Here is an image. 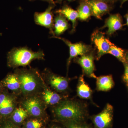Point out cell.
Masks as SVG:
<instances>
[{"instance_id":"cell-27","label":"cell","mask_w":128,"mask_h":128,"mask_svg":"<svg viewBox=\"0 0 128 128\" xmlns=\"http://www.w3.org/2000/svg\"><path fill=\"white\" fill-rule=\"evenodd\" d=\"M100 0L102 1L105 2H108V3H114V2L116 1V0Z\"/></svg>"},{"instance_id":"cell-21","label":"cell","mask_w":128,"mask_h":128,"mask_svg":"<svg viewBox=\"0 0 128 128\" xmlns=\"http://www.w3.org/2000/svg\"><path fill=\"white\" fill-rule=\"evenodd\" d=\"M12 114V120L14 122L18 124L22 123L29 114L26 110L22 107L16 108Z\"/></svg>"},{"instance_id":"cell-24","label":"cell","mask_w":128,"mask_h":128,"mask_svg":"<svg viewBox=\"0 0 128 128\" xmlns=\"http://www.w3.org/2000/svg\"><path fill=\"white\" fill-rule=\"evenodd\" d=\"M65 126L67 128H90L89 126L80 124V122L74 121H65Z\"/></svg>"},{"instance_id":"cell-12","label":"cell","mask_w":128,"mask_h":128,"mask_svg":"<svg viewBox=\"0 0 128 128\" xmlns=\"http://www.w3.org/2000/svg\"><path fill=\"white\" fill-rule=\"evenodd\" d=\"M94 60V56L92 54L82 56L76 59V62L81 66L86 75L96 78V76L94 73L95 70Z\"/></svg>"},{"instance_id":"cell-3","label":"cell","mask_w":128,"mask_h":128,"mask_svg":"<svg viewBox=\"0 0 128 128\" xmlns=\"http://www.w3.org/2000/svg\"><path fill=\"white\" fill-rule=\"evenodd\" d=\"M57 118L65 121L80 122L84 118V112L80 104L71 100L62 101L54 109Z\"/></svg>"},{"instance_id":"cell-33","label":"cell","mask_w":128,"mask_h":128,"mask_svg":"<svg viewBox=\"0 0 128 128\" xmlns=\"http://www.w3.org/2000/svg\"><path fill=\"white\" fill-rule=\"evenodd\" d=\"M60 128V127H54V128Z\"/></svg>"},{"instance_id":"cell-4","label":"cell","mask_w":128,"mask_h":128,"mask_svg":"<svg viewBox=\"0 0 128 128\" xmlns=\"http://www.w3.org/2000/svg\"><path fill=\"white\" fill-rule=\"evenodd\" d=\"M45 104L42 98L36 95L28 96L22 102V106L28 114L36 118L42 116L45 110Z\"/></svg>"},{"instance_id":"cell-19","label":"cell","mask_w":128,"mask_h":128,"mask_svg":"<svg viewBox=\"0 0 128 128\" xmlns=\"http://www.w3.org/2000/svg\"><path fill=\"white\" fill-rule=\"evenodd\" d=\"M16 99L11 96L4 103L0 106V115L6 116L12 113L16 108Z\"/></svg>"},{"instance_id":"cell-35","label":"cell","mask_w":128,"mask_h":128,"mask_svg":"<svg viewBox=\"0 0 128 128\" xmlns=\"http://www.w3.org/2000/svg\"></svg>"},{"instance_id":"cell-7","label":"cell","mask_w":128,"mask_h":128,"mask_svg":"<svg viewBox=\"0 0 128 128\" xmlns=\"http://www.w3.org/2000/svg\"><path fill=\"white\" fill-rule=\"evenodd\" d=\"M52 6H50L44 12H35L34 14V21L37 25L48 28L51 34L54 35V19L52 10Z\"/></svg>"},{"instance_id":"cell-17","label":"cell","mask_w":128,"mask_h":128,"mask_svg":"<svg viewBox=\"0 0 128 128\" xmlns=\"http://www.w3.org/2000/svg\"><path fill=\"white\" fill-rule=\"evenodd\" d=\"M97 89L99 91H108L112 88L114 82L111 75L102 76L96 77Z\"/></svg>"},{"instance_id":"cell-2","label":"cell","mask_w":128,"mask_h":128,"mask_svg":"<svg viewBox=\"0 0 128 128\" xmlns=\"http://www.w3.org/2000/svg\"><path fill=\"white\" fill-rule=\"evenodd\" d=\"M43 51L34 52L26 47L12 48L8 54V64L12 68L26 66L34 60H44Z\"/></svg>"},{"instance_id":"cell-29","label":"cell","mask_w":128,"mask_h":128,"mask_svg":"<svg viewBox=\"0 0 128 128\" xmlns=\"http://www.w3.org/2000/svg\"><path fill=\"white\" fill-rule=\"evenodd\" d=\"M124 17H125V18H126V24L128 25V12L124 16Z\"/></svg>"},{"instance_id":"cell-6","label":"cell","mask_w":128,"mask_h":128,"mask_svg":"<svg viewBox=\"0 0 128 128\" xmlns=\"http://www.w3.org/2000/svg\"><path fill=\"white\" fill-rule=\"evenodd\" d=\"M51 38H55L60 40L64 41L69 47L70 49V57L67 61V68H68L73 58H76L79 56L85 55L89 52L91 49V46L86 45L82 43H72L70 41L60 37L52 36Z\"/></svg>"},{"instance_id":"cell-25","label":"cell","mask_w":128,"mask_h":128,"mask_svg":"<svg viewBox=\"0 0 128 128\" xmlns=\"http://www.w3.org/2000/svg\"><path fill=\"white\" fill-rule=\"evenodd\" d=\"M124 71L122 76V80L128 86V64L127 63L124 64Z\"/></svg>"},{"instance_id":"cell-30","label":"cell","mask_w":128,"mask_h":128,"mask_svg":"<svg viewBox=\"0 0 128 128\" xmlns=\"http://www.w3.org/2000/svg\"><path fill=\"white\" fill-rule=\"evenodd\" d=\"M42 0L46 1H48V2H50V3L53 4H55V2H54V0Z\"/></svg>"},{"instance_id":"cell-20","label":"cell","mask_w":128,"mask_h":128,"mask_svg":"<svg viewBox=\"0 0 128 128\" xmlns=\"http://www.w3.org/2000/svg\"><path fill=\"white\" fill-rule=\"evenodd\" d=\"M78 18L82 21H86L92 16L91 9L86 1H82L80 3L77 10Z\"/></svg>"},{"instance_id":"cell-34","label":"cell","mask_w":128,"mask_h":128,"mask_svg":"<svg viewBox=\"0 0 128 128\" xmlns=\"http://www.w3.org/2000/svg\"><path fill=\"white\" fill-rule=\"evenodd\" d=\"M116 1L118 0H116Z\"/></svg>"},{"instance_id":"cell-9","label":"cell","mask_w":128,"mask_h":128,"mask_svg":"<svg viewBox=\"0 0 128 128\" xmlns=\"http://www.w3.org/2000/svg\"><path fill=\"white\" fill-rule=\"evenodd\" d=\"M91 9L92 16L101 19L104 14L108 13L112 7L108 2L100 0H85Z\"/></svg>"},{"instance_id":"cell-23","label":"cell","mask_w":128,"mask_h":128,"mask_svg":"<svg viewBox=\"0 0 128 128\" xmlns=\"http://www.w3.org/2000/svg\"><path fill=\"white\" fill-rule=\"evenodd\" d=\"M43 123L38 119L30 120L28 121L25 124V128H42Z\"/></svg>"},{"instance_id":"cell-26","label":"cell","mask_w":128,"mask_h":128,"mask_svg":"<svg viewBox=\"0 0 128 128\" xmlns=\"http://www.w3.org/2000/svg\"><path fill=\"white\" fill-rule=\"evenodd\" d=\"M0 128H20L11 122H7L1 126Z\"/></svg>"},{"instance_id":"cell-22","label":"cell","mask_w":128,"mask_h":128,"mask_svg":"<svg viewBox=\"0 0 128 128\" xmlns=\"http://www.w3.org/2000/svg\"><path fill=\"white\" fill-rule=\"evenodd\" d=\"M125 52H126L122 49L117 47L112 43L108 54L116 57L119 61L124 64L126 62Z\"/></svg>"},{"instance_id":"cell-10","label":"cell","mask_w":128,"mask_h":128,"mask_svg":"<svg viewBox=\"0 0 128 128\" xmlns=\"http://www.w3.org/2000/svg\"><path fill=\"white\" fill-rule=\"evenodd\" d=\"M47 80L51 87L56 91L63 92L66 91L68 88V80L63 76L48 73Z\"/></svg>"},{"instance_id":"cell-32","label":"cell","mask_w":128,"mask_h":128,"mask_svg":"<svg viewBox=\"0 0 128 128\" xmlns=\"http://www.w3.org/2000/svg\"><path fill=\"white\" fill-rule=\"evenodd\" d=\"M63 0H58V2H61ZM67 0L69 2H72L74 0Z\"/></svg>"},{"instance_id":"cell-14","label":"cell","mask_w":128,"mask_h":128,"mask_svg":"<svg viewBox=\"0 0 128 128\" xmlns=\"http://www.w3.org/2000/svg\"><path fill=\"white\" fill-rule=\"evenodd\" d=\"M42 98L46 105H54L60 102L62 98L59 94L51 91L44 83Z\"/></svg>"},{"instance_id":"cell-18","label":"cell","mask_w":128,"mask_h":128,"mask_svg":"<svg viewBox=\"0 0 128 128\" xmlns=\"http://www.w3.org/2000/svg\"><path fill=\"white\" fill-rule=\"evenodd\" d=\"M92 90L84 80L83 76L80 77L77 86V93L80 98L89 99L92 95Z\"/></svg>"},{"instance_id":"cell-31","label":"cell","mask_w":128,"mask_h":128,"mask_svg":"<svg viewBox=\"0 0 128 128\" xmlns=\"http://www.w3.org/2000/svg\"><path fill=\"white\" fill-rule=\"evenodd\" d=\"M127 1H128V0H121V6H122V5L124 3L126 2Z\"/></svg>"},{"instance_id":"cell-15","label":"cell","mask_w":128,"mask_h":128,"mask_svg":"<svg viewBox=\"0 0 128 128\" xmlns=\"http://www.w3.org/2000/svg\"><path fill=\"white\" fill-rule=\"evenodd\" d=\"M56 13L63 15L66 18L70 21L72 23V32H74L76 24V20L78 18L77 11L76 10L68 6H64L61 9L57 10Z\"/></svg>"},{"instance_id":"cell-1","label":"cell","mask_w":128,"mask_h":128,"mask_svg":"<svg viewBox=\"0 0 128 128\" xmlns=\"http://www.w3.org/2000/svg\"><path fill=\"white\" fill-rule=\"evenodd\" d=\"M16 74L20 81L21 92L26 96L35 95L43 89L44 82L35 69H18Z\"/></svg>"},{"instance_id":"cell-13","label":"cell","mask_w":128,"mask_h":128,"mask_svg":"<svg viewBox=\"0 0 128 128\" xmlns=\"http://www.w3.org/2000/svg\"><path fill=\"white\" fill-rule=\"evenodd\" d=\"M54 22V35L53 36H59L68 30L70 26L66 18L61 14H58L56 16Z\"/></svg>"},{"instance_id":"cell-28","label":"cell","mask_w":128,"mask_h":128,"mask_svg":"<svg viewBox=\"0 0 128 128\" xmlns=\"http://www.w3.org/2000/svg\"><path fill=\"white\" fill-rule=\"evenodd\" d=\"M125 58L126 63L128 64V50L125 52Z\"/></svg>"},{"instance_id":"cell-16","label":"cell","mask_w":128,"mask_h":128,"mask_svg":"<svg viewBox=\"0 0 128 128\" xmlns=\"http://www.w3.org/2000/svg\"><path fill=\"white\" fill-rule=\"evenodd\" d=\"M3 84L8 89L16 92H21L20 81L16 73L8 75L3 81Z\"/></svg>"},{"instance_id":"cell-5","label":"cell","mask_w":128,"mask_h":128,"mask_svg":"<svg viewBox=\"0 0 128 128\" xmlns=\"http://www.w3.org/2000/svg\"><path fill=\"white\" fill-rule=\"evenodd\" d=\"M91 40L97 49V60H99L102 56L108 54L112 43L105 38L104 33L98 30H96L92 34Z\"/></svg>"},{"instance_id":"cell-8","label":"cell","mask_w":128,"mask_h":128,"mask_svg":"<svg viewBox=\"0 0 128 128\" xmlns=\"http://www.w3.org/2000/svg\"><path fill=\"white\" fill-rule=\"evenodd\" d=\"M113 108L108 104L101 112L96 115L93 122L97 128H108L111 125L113 118Z\"/></svg>"},{"instance_id":"cell-11","label":"cell","mask_w":128,"mask_h":128,"mask_svg":"<svg viewBox=\"0 0 128 128\" xmlns=\"http://www.w3.org/2000/svg\"><path fill=\"white\" fill-rule=\"evenodd\" d=\"M123 26L121 16L119 14H112L106 20L105 24L102 28H108L107 34L111 36L115 32L121 30Z\"/></svg>"}]
</instances>
